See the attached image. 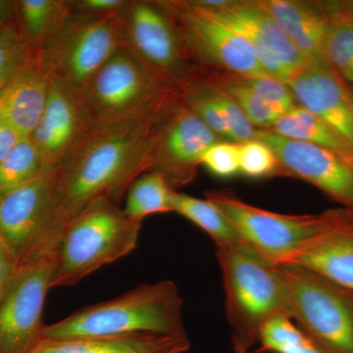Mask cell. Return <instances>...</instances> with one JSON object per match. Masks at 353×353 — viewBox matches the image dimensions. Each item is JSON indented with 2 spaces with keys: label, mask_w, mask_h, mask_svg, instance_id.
Returning <instances> with one entry per match:
<instances>
[{
  "label": "cell",
  "mask_w": 353,
  "mask_h": 353,
  "mask_svg": "<svg viewBox=\"0 0 353 353\" xmlns=\"http://www.w3.org/2000/svg\"><path fill=\"white\" fill-rule=\"evenodd\" d=\"M173 108L146 117L94 122L58 165L43 224L21 265L54 261L62 234L74 218L99 199L118 203L132 182L152 169L158 134Z\"/></svg>",
  "instance_id": "1"
},
{
  "label": "cell",
  "mask_w": 353,
  "mask_h": 353,
  "mask_svg": "<svg viewBox=\"0 0 353 353\" xmlns=\"http://www.w3.org/2000/svg\"><path fill=\"white\" fill-rule=\"evenodd\" d=\"M226 296V314L236 353H248L265 323L289 317L284 269L246 243L216 248Z\"/></svg>",
  "instance_id": "2"
},
{
  "label": "cell",
  "mask_w": 353,
  "mask_h": 353,
  "mask_svg": "<svg viewBox=\"0 0 353 353\" xmlns=\"http://www.w3.org/2000/svg\"><path fill=\"white\" fill-rule=\"evenodd\" d=\"M182 309V296L172 281L139 285L116 299L88 306L44 326L41 339L134 334L188 336Z\"/></svg>",
  "instance_id": "3"
},
{
  "label": "cell",
  "mask_w": 353,
  "mask_h": 353,
  "mask_svg": "<svg viewBox=\"0 0 353 353\" xmlns=\"http://www.w3.org/2000/svg\"><path fill=\"white\" fill-rule=\"evenodd\" d=\"M141 221L110 199L94 201L65 228L58 245L50 289L76 285L105 265L130 254L138 243Z\"/></svg>",
  "instance_id": "4"
},
{
  "label": "cell",
  "mask_w": 353,
  "mask_h": 353,
  "mask_svg": "<svg viewBox=\"0 0 353 353\" xmlns=\"http://www.w3.org/2000/svg\"><path fill=\"white\" fill-rule=\"evenodd\" d=\"M176 90L121 46L81 94L94 122L157 115L176 105Z\"/></svg>",
  "instance_id": "5"
},
{
  "label": "cell",
  "mask_w": 353,
  "mask_h": 353,
  "mask_svg": "<svg viewBox=\"0 0 353 353\" xmlns=\"http://www.w3.org/2000/svg\"><path fill=\"white\" fill-rule=\"evenodd\" d=\"M119 12L99 16L74 11L63 27L38 48L50 80L81 97L95 74L122 46Z\"/></svg>",
  "instance_id": "6"
},
{
  "label": "cell",
  "mask_w": 353,
  "mask_h": 353,
  "mask_svg": "<svg viewBox=\"0 0 353 353\" xmlns=\"http://www.w3.org/2000/svg\"><path fill=\"white\" fill-rule=\"evenodd\" d=\"M206 199L226 216L248 245L279 265L350 211L341 208L314 215L280 214L245 203L228 190L208 192Z\"/></svg>",
  "instance_id": "7"
},
{
  "label": "cell",
  "mask_w": 353,
  "mask_h": 353,
  "mask_svg": "<svg viewBox=\"0 0 353 353\" xmlns=\"http://www.w3.org/2000/svg\"><path fill=\"white\" fill-rule=\"evenodd\" d=\"M289 317L324 353H353V292L297 265H281Z\"/></svg>",
  "instance_id": "8"
},
{
  "label": "cell",
  "mask_w": 353,
  "mask_h": 353,
  "mask_svg": "<svg viewBox=\"0 0 353 353\" xmlns=\"http://www.w3.org/2000/svg\"><path fill=\"white\" fill-rule=\"evenodd\" d=\"M119 20L122 46L176 92L188 85L185 51L189 48L163 3L127 1Z\"/></svg>",
  "instance_id": "9"
},
{
  "label": "cell",
  "mask_w": 353,
  "mask_h": 353,
  "mask_svg": "<svg viewBox=\"0 0 353 353\" xmlns=\"http://www.w3.org/2000/svg\"><path fill=\"white\" fill-rule=\"evenodd\" d=\"M192 2L208 17L238 32L252 44L262 69L270 78L288 83L308 66L280 26L256 1H227L218 7Z\"/></svg>",
  "instance_id": "10"
},
{
  "label": "cell",
  "mask_w": 353,
  "mask_h": 353,
  "mask_svg": "<svg viewBox=\"0 0 353 353\" xmlns=\"http://www.w3.org/2000/svg\"><path fill=\"white\" fill-rule=\"evenodd\" d=\"M53 264L41 259L20 265L0 304V353H28L41 340Z\"/></svg>",
  "instance_id": "11"
},
{
  "label": "cell",
  "mask_w": 353,
  "mask_h": 353,
  "mask_svg": "<svg viewBox=\"0 0 353 353\" xmlns=\"http://www.w3.org/2000/svg\"><path fill=\"white\" fill-rule=\"evenodd\" d=\"M194 54L241 77H268L252 44L240 34L205 15L192 1L162 2Z\"/></svg>",
  "instance_id": "12"
},
{
  "label": "cell",
  "mask_w": 353,
  "mask_h": 353,
  "mask_svg": "<svg viewBox=\"0 0 353 353\" xmlns=\"http://www.w3.org/2000/svg\"><path fill=\"white\" fill-rule=\"evenodd\" d=\"M255 139L270 146L284 175L297 176L315 185L332 201L353 212L352 160L273 131H257Z\"/></svg>",
  "instance_id": "13"
},
{
  "label": "cell",
  "mask_w": 353,
  "mask_h": 353,
  "mask_svg": "<svg viewBox=\"0 0 353 353\" xmlns=\"http://www.w3.org/2000/svg\"><path fill=\"white\" fill-rule=\"evenodd\" d=\"M217 137L189 108H174L160 129L150 171L161 174L172 189L190 183L202 155L217 143Z\"/></svg>",
  "instance_id": "14"
},
{
  "label": "cell",
  "mask_w": 353,
  "mask_h": 353,
  "mask_svg": "<svg viewBox=\"0 0 353 353\" xmlns=\"http://www.w3.org/2000/svg\"><path fill=\"white\" fill-rule=\"evenodd\" d=\"M57 174V166H43L31 180L0 196V240L19 266L43 224Z\"/></svg>",
  "instance_id": "15"
},
{
  "label": "cell",
  "mask_w": 353,
  "mask_h": 353,
  "mask_svg": "<svg viewBox=\"0 0 353 353\" xmlns=\"http://www.w3.org/2000/svg\"><path fill=\"white\" fill-rule=\"evenodd\" d=\"M50 81L46 108L30 139L43 166H58L94 124L82 99Z\"/></svg>",
  "instance_id": "16"
},
{
  "label": "cell",
  "mask_w": 353,
  "mask_h": 353,
  "mask_svg": "<svg viewBox=\"0 0 353 353\" xmlns=\"http://www.w3.org/2000/svg\"><path fill=\"white\" fill-rule=\"evenodd\" d=\"M299 106L326 123L353 148V95L331 65H308L285 83Z\"/></svg>",
  "instance_id": "17"
},
{
  "label": "cell",
  "mask_w": 353,
  "mask_h": 353,
  "mask_svg": "<svg viewBox=\"0 0 353 353\" xmlns=\"http://www.w3.org/2000/svg\"><path fill=\"white\" fill-rule=\"evenodd\" d=\"M50 85L39 50L34 48L17 75L0 94V123L22 138H30L43 116Z\"/></svg>",
  "instance_id": "18"
},
{
  "label": "cell",
  "mask_w": 353,
  "mask_h": 353,
  "mask_svg": "<svg viewBox=\"0 0 353 353\" xmlns=\"http://www.w3.org/2000/svg\"><path fill=\"white\" fill-rule=\"evenodd\" d=\"M282 265L303 267L353 292L352 211Z\"/></svg>",
  "instance_id": "19"
},
{
  "label": "cell",
  "mask_w": 353,
  "mask_h": 353,
  "mask_svg": "<svg viewBox=\"0 0 353 353\" xmlns=\"http://www.w3.org/2000/svg\"><path fill=\"white\" fill-rule=\"evenodd\" d=\"M256 2L280 26L308 65L329 64L324 52L328 30L326 11L314 4L294 0Z\"/></svg>",
  "instance_id": "20"
},
{
  "label": "cell",
  "mask_w": 353,
  "mask_h": 353,
  "mask_svg": "<svg viewBox=\"0 0 353 353\" xmlns=\"http://www.w3.org/2000/svg\"><path fill=\"white\" fill-rule=\"evenodd\" d=\"M190 348L188 336L134 334L41 339L28 353H185Z\"/></svg>",
  "instance_id": "21"
},
{
  "label": "cell",
  "mask_w": 353,
  "mask_h": 353,
  "mask_svg": "<svg viewBox=\"0 0 353 353\" xmlns=\"http://www.w3.org/2000/svg\"><path fill=\"white\" fill-rule=\"evenodd\" d=\"M72 1L66 0H18L15 21L18 29L34 48H39L52 38L73 15Z\"/></svg>",
  "instance_id": "22"
},
{
  "label": "cell",
  "mask_w": 353,
  "mask_h": 353,
  "mask_svg": "<svg viewBox=\"0 0 353 353\" xmlns=\"http://www.w3.org/2000/svg\"><path fill=\"white\" fill-rule=\"evenodd\" d=\"M273 132L284 138L321 146L353 161V148L320 118L294 105L279 118Z\"/></svg>",
  "instance_id": "23"
},
{
  "label": "cell",
  "mask_w": 353,
  "mask_h": 353,
  "mask_svg": "<svg viewBox=\"0 0 353 353\" xmlns=\"http://www.w3.org/2000/svg\"><path fill=\"white\" fill-rule=\"evenodd\" d=\"M173 212L182 215L203 230L214 241L216 248L245 243L226 216L208 199L174 192Z\"/></svg>",
  "instance_id": "24"
},
{
  "label": "cell",
  "mask_w": 353,
  "mask_h": 353,
  "mask_svg": "<svg viewBox=\"0 0 353 353\" xmlns=\"http://www.w3.org/2000/svg\"><path fill=\"white\" fill-rule=\"evenodd\" d=\"M326 12L325 57L341 78L353 83V4H339Z\"/></svg>",
  "instance_id": "25"
},
{
  "label": "cell",
  "mask_w": 353,
  "mask_h": 353,
  "mask_svg": "<svg viewBox=\"0 0 353 353\" xmlns=\"http://www.w3.org/2000/svg\"><path fill=\"white\" fill-rule=\"evenodd\" d=\"M174 192L161 174L145 172L130 185L125 213L132 219L143 222L150 215L173 212Z\"/></svg>",
  "instance_id": "26"
},
{
  "label": "cell",
  "mask_w": 353,
  "mask_h": 353,
  "mask_svg": "<svg viewBox=\"0 0 353 353\" xmlns=\"http://www.w3.org/2000/svg\"><path fill=\"white\" fill-rule=\"evenodd\" d=\"M259 352L324 353L290 317L278 315L260 330Z\"/></svg>",
  "instance_id": "27"
},
{
  "label": "cell",
  "mask_w": 353,
  "mask_h": 353,
  "mask_svg": "<svg viewBox=\"0 0 353 353\" xmlns=\"http://www.w3.org/2000/svg\"><path fill=\"white\" fill-rule=\"evenodd\" d=\"M36 145L30 138H21L0 163V196L27 183L43 169Z\"/></svg>",
  "instance_id": "28"
},
{
  "label": "cell",
  "mask_w": 353,
  "mask_h": 353,
  "mask_svg": "<svg viewBox=\"0 0 353 353\" xmlns=\"http://www.w3.org/2000/svg\"><path fill=\"white\" fill-rule=\"evenodd\" d=\"M32 48L21 34L15 20L0 28V94L17 75Z\"/></svg>",
  "instance_id": "29"
},
{
  "label": "cell",
  "mask_w": 353,
  "mask_h": 353,
  "mask_svg": "<svg viewBox=\"0 0 353 353\" xmlns=\"http://www.w3.org/2000/svg\"><path fill=\"white\" fill-rule=\"evenodd\" d=\"M222 94L233 99L255 126L273 127L282 114L264 101L259 95L246 87L241 78L228 81L222 87Z\"/></svg>",
  "instance_id": "30"
},
{
  "label": "cell",
  "mask_w": 353,
  "mask_h": 353,
  "mask_svg": "<svg viewBox=\"0 0 353 353\" xmlns=\"http://www.w3.org/2000/svg\"><path fill=\"white\" fill-rule=\"evenodd\" d=\"M239 145L240 173L252 179L284 175L275 153L263 141L255 139Z\"/></svg>",
  "instance_id": "31"
},
{
  "label": "cell",
  "mask_w": 353,
  "mask_h": 353,
  "mask_svg": "<svg viewBox=\"0 0 353 353\" xmlns=\"http://www.w3.org/2000/svg\"><path fill=\"white\" fill-rule=\"evenodd\" d=\"M212 97L224 117L230 139L241 145L256 138L254 125L233 99L219 92H214Z\"/></svg>",
  "instance_id": "32"
},
{
  "label": "cell",
  "mask_w": 353,
  "mask_h": 353,
  "mask_svg": "<svg viewBox=\"0 0 353 353\" xmlns=\"http://www.w3.org/2000/svg\"><path fill=\"white\" fill-rule=\"evenodd\" d=\"M241 80L282 115L294 108V95L287 83L282 81L270 77H241Z\"/></svg>",
  "instance_id": "33"
},
{
  "label": "cell",
  "mask_w": 353,
  "mask_h": 353,
  "mask_svg": "<svg viewBox=\"0 0 353 353\" xmlns=\"http://www.w3.org/2000/svg\"><path fill=\"white\" fill-rule=\"evenodd\" d=\"M201 164L216 176L231 178L240 173V145L217 141L202 155Z\"/></svg>",
  "instance_id": "34"
},
{
  "label": "cell",
  "mask_w": 353,
  "mask_h": 353,
  "mask_svg": "<svg viewBox=\"0 0 353 353\" xmlns=\"http://www.w3.org/2000/svg\"><path fill=\"white\" fill-rule=\"evenodd\" d=\"M18 269L19 262L8 246L0 240V304L3 301L9 288L12 284Z\"/></svg>",
  "instance_id": "35"
},
{
  "label": "cell",
  "mask_w": 353,
  "mask_h": 353,
  "mask_svg": "<svg viewBox=\"0 0 353 353\" xmlns=\"http://www.w3.org/2000/svg\"><path fill=\"white\" fill-rule=\"evenodd\" d=\"M126 0H79L72 1L74 11L90 15H110L119 12L126 6Z\"/></svg>",
  "instance_id": "36"
},
{
  "label": "cell",
  "mask_w": 353,
  "mask_h": 353,
  "mask_svg": "<svg viewBox=\"0 0 353 353\" xmlns=\"http://www.w3.org/2000/svg\"><path fill=\"white\" fill-rule=\"evenodd\" d=\"M22 138L17 132L10 127L0 123V163L3 161L16 143Z\"/></svg>",
  "instance_id": "37"
},
{
  "label": "cell",
  "mask_w": 353,
  "mask_h": 353,
  "mask_svg": "<svg viewBox=\"0 0 353 353\" xmlns=\"http://www.w3.org/2000/svg\"><path fill=\"white\" fill-rule=\"evenodd\" d=\"M15 20V1L0 0V28Z\"/></svg>",
  "instance_id": "38"
},
{
  "label": "cell",
  "mask_w": 353,
  "mask_h": 353,
  "mask_svg": "<svg viewBox=\"0 0 353 353\" xmlns=\"http://www.w3.org/2000/svg\"><path fill=\"white\" fill-rule=\"evenodd\" d=\"M352 95H353V92H352Z\"/></svg>",
  "instance_id": "39"
}]
</instances>
